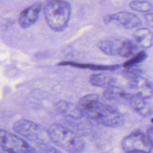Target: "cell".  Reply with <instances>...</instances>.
I'll list each match as a JSON object with an SVG mask.
<instances>
[{
  "mask_svg": "<svg viewBox=\"0 0 153 153\" xmlns=\"http://www.w3.org/2000/svg\"><path fill=\"white\" fill-rule=\"evenodd\" d=\"M78 105L84 117L100 125L118 128L124 124V117L120 112L100 101L97 94H88L82 97Z\"/></svg>",
  "mask_w": 153,
  "mask_h": 153,
  "instance_id": "6da1fadb",
  "label": "cell"
},
{
  "mask_svg": "<svg viewBox=\"0 0 153 153\" xmlns=\"http://www.w3.org/2000/svg\"><path fill=\"white\" fill-rule=\"evenodd\" d=\"M51 141L69 153H81L85 148L83 139L75 131L59 123H54L48 128Z\"/></svg>",
  "mask_w": 153,
  "mask_h": 153,
  "instance_id": "7a4b0ae2",
  "label": "cell"
},
{
  "mask_svg": "<svg viewBox=\"0 0 153 153\" xmlns=\"http://www.w3.org/2000/svg\"><path fill=\"white\" fill-rule=\"evenodd\" d=\"M43 13L49 28L60 32L68 25L71 16V6L64 0H52L46 5Z\"/></svg>",
  "mask_w": 153,
  "mask_h": 153,
  "instance_id": "3957f363",
  "label": "cell"
},
{
  "mask_svg": "<svg viewBox=\"0 0 153 153\" xmlns=\"http://www.w3.org/2000/svg\"><path fill=\"white\" fill-rule=\"evenodd\" d=\"M97 46L105 55L123 58L132 56L138 49V45L132 40L120 37H108L102 40L97 43Z\"/></svg>",
  "mask_w": 153,
  "mask_h": 153,
  "instance_id": "277c9868",
  "label": "cell"
},
{
  "mask_svg": "<svg viewBox=\"0 0 153 153\" xmlns=\"http://www.w3.org/2000/svg\"><path fill=\"white\" fill-rule=\"evenodd\" d=\"M13 128L16 134L34 143H43L51 140L48 129L28 120L21 119L16 121Z\"/></svg>",
  "mask_w": 153,
  "mask_h": 153,
  "instance_id": "5b68a950",
  "label": "cell"
},
{
  "mask_svg": "<svg viewBox=\"0 0 153 153\" xmlns=\"http://www.w3.org/2000/svg\"><path fill=\"white\" fill-rule=\"evenodd\" d=\"M121 147L125 153H150L152 146L146 134L134 132L124 137Z\"/></svg>",
  "mask_w": 153,
  "mask_h": 153,
  "instance_id": "8992f818",
  "label": "cell"
},
{
  "mask_svg": "<svg viewBox=\"0 0 153 153\" xmlns=\"http://www.w3.org/2000/svg\"><path fill=\"white\" fill-rule=\"evenodd\" d=\"M1 147L7 153H28L33 148L20 137L1 130Z\"/></svg>",
  "mask_w": 153,
  "mask_h": 153,
  "instance_id": "52a82bcc",
  "label": "cell"
},
{
  "mask_svg": "<svg viewBox=\"0 0 153 153\" xmlns=\"http://www.w3.org/2000/svg\"><path fill=\"white\" fill-rule=\"evenodd\" d=\"M105 24L112 22H118L121 26L126 29H131L138 27L141 24V19L139 16L131 12L120 11L112 14H106L103 18Z\"/></svg>",
  "mask_w": 153,
  "mask_h": 153,
  "instance_id": "ba28073f",
  "label": "cell"
},
{
  "mask_svg": "<svg viewBox=\"0 0 153 153\" xmlns=\"http://www.w3.org/2000/svg\"><path fill=\"white\" fill-rule=\"evenodd\" d=\"M128 91L131 94L139 96L145 100H149L153 97V85L143 76L128 81Z\"/></svg>",
  "mask_w": 153,
  "mask_h": 153,
  "instance_id": "9c48e42d",
  "label": "cell"
},
{
  "mask_svg": "<svg viewBox=\"0 0 153 153\" xmlns=\"http://www.w3.org/2000/svg\"><path fill=\"white\" fill-rule=\"evenodd\" d=\"M43 4L40 2H35L19 13L17 22L22 28H28L34 25L38 19L41 12Z\"/></svg>",
  "mask_w": 153,
  "mask_h": 153,
  "instance_id": "30bf717a",
  "label": "cell"
},
{
  "mask_svg": "<svg viewBox=\"0 0 153 153\" xmlns=\"http://www.w3.org/2000/svg\"><path fill=\"white\" fill-rule=\"evenodd\" d=\"M128 104L139 115L149 117L153 114V105L139 96L131 94Z\"/></svg>",
  "mask_w": 153,
  "mask_h": 153,
  "instance_id": "8fae6325",
  "label": "cell"
},
{
  "mask_svg": "<svg viewBox=\"0 0 153 153\" xmlns=\"http://www.w3.org/2000/svg\"><path fill=\"white\" fill-rule=\"evenodd\" d=\"M131 94L128 91L122 89L120 87L114 86L105 91L103 97L105 100L118 103H128Z\"/></svg>",
  "mask_w": 153,
  "mask_h": 153,
  "instance_id": "7c38bea8",
  "label": "cell"
},
{
  "mask_svg": "<svg viewBox=\"0 0 153 153\" xmlns=\"http://www.w3.org/2000/svg\"><path fill=\"white\" fill-rule=\"evenodd\" d=\"M55 108L58 111V112H59V114L64 115L67 117L79 119L84 117L78 105H76L67 101L58 102L55 105Z\"/></svg>",
  "mask_w": 153,
  "mask_h": 153,
  "instance_id": "4fadbf2b",
  "label": "cell"
},
{
  "mask_svg": "<svg viewBox=\"0 0 153 153\" xmlns=\"http://www.w3.org/2000/svg\"><path fill=\"white\" fill-rule=\"evenodd\" d=\"M90 83L94 87L108 89L116 86L117 80L115 78L103 73H95L90 76Z\"/></svg>",
  "mask_w": 153,
  "mask_h": 153,
  "instance_id": "5bb4252c",
  "label": "cell"
},
{
  "mask_svg": "<svg viewBox=\"0 0 153 153\" xmlns=\"http://www.w3.org/2000/svg\"><path fill=\"white\" fill-rule=\"evenodd\" d=\"M134 38L135 43L143 48H150L153 44V34L146 28H140L134 32Z\"/></svg>",
  "mask_w": 153,
  "mask_h": 153,
  "instance_id": "9a60e30c",
  "label": "cell"
},
{
  "mask_svg": "<svg viewBox=\"0 0 153 153\" xmlns=\"http://www.w3.org/2000/svg\"><path fill=\"white\" fill-rule=\"evenodd\" d=\"M60 65L61 66H71V67H79V68H85V69H91L92 70H116L119 67L118 65L114 66H102L97 65V64H80V63L75 62H61L60 63Z\"/></svg>",
  "mask_w": 153,
  "mask_h": 153,
  "instance_id": "2e32d148",
  "label": "cell"
},
{
  "mask_svg": "<svg viewBox=\"0 0 153 153\" xmlns=\"http://www.w3.org/2000/svg\"><path fill=\"white\" fill-rule=\"evenodd\" d=\"M129 7L131 10L141 13H149L153 9V4L147 1L135 0L129 3Z\"/></svg>",
  "mask_w": 153,
  "mask_h": 153,
  "instance_id": "e0dca14e",
  "label": "cell"
},
{
  "mask_svg": "<svg viewBox=\"0 0 153 153\" xmlns=\"http://www.w3.org/2000/svg\"><path fill=\"white\" fill-rule=\"evenodd\" d=\"M147 57L146 54L144 52H140L139 53H137V55H135L134 56H133L131 58V59L128 60L126 62H125L123 65V67H125V68H130V67H134L136 65L139 64L140 63H141L142 61H144L146 59V58Z\"/></svg>",
  "mask_w": 153,
  "mask_h": 153,
  "instance_id": "ac0fdd59",
  "label": "cell"
},
{
  "mask_svg": "<svg viewBox=\"0 0 153 153\" xmlns=\"http://www.w3.org/2000/svg\"><path fill=\"white\" fill-rule=\"evenodd\" d=\"M124 77L126 78L128 81L131 79H134L137 77H141L143 76V73L141 70L134 67H130V68H126L123 72Z\"/></svg>",
  "mask_w": 153,
  "mask_h": 153,
  "instance_id": "d6986e66",
  "label": "cell"
},
{
  "mask_svg": "<svg viewBox=\"0 0 153 153\" xmlns=\"http://www.w3.org/2000/svg\"><path fill=\"white\" fill-rule=\"evenodd\" d=\"M40 153H61L60 151H58V149H55V148L52 147L50 146H43V148L42 149V151Z\"/></svg>",
  "mask_w": 153,
  "mask_h": 153,
  "instance_id": "ffe728a7",
  "label": "cell"
},
{
  "mask_svg": "<svg viewBox=\"0 0 153 153\" xmlns=\"http://www.w3.org/2000/svg\"><path fill=\"white\" fill-rule=\"evenodd\" d=\"M145 20L148 25L153 28V13H148L144 16Z\"/></svg>",
  "mask_w": 153,
  "mask_h": 153,
  "instance_id": "44dd1931",
  "label": "cell"
},
{
  "mask_svg": "<svg viewBox=\"0 0 153 153\" xmlns=\"http://www.w3.org/2000/svg\"><path fill=\"white\" fill-rule=\"evenodd\" d=\"M146 135H147L148 138H149L151 145H152L153 148V126L148 128L147 132H146Z\"/></svg>",
  "mask_w": 153,
  "mask_h": 153,
  "instance_id": "7402d4cb",
  "label": "cell"
},
{
  "mask_svg": "<svg viewBox=\"0 0 153 153\" xmlns=\"http://www.w3.org/2000/svg\"><path fill=\"white\" fill-rule=\"evenodd\" d=\"M102 153H113V152H102Z\"/></svg>",
  "mask_w": 153,
  "mask_h": 153,
  "instance_id": "603a6c76",
  "label": "cell"
}]
</instances>
